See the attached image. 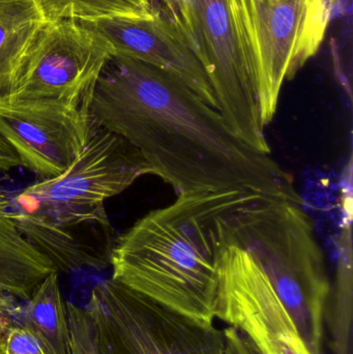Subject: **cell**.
<instances>
[{"label": "cell", "mask_w": 353, "mask_h": 354, "mask_svg": "<svg viewBox=\"0 0 353 354\" xmlns=\"http://www.w3.org/2000/svg\"><path fill=\"white\" fill-rule=\"evenodd\" d=\"M15 297L6 295L3 291L0 290V314H8L12 311L16 305H15Z\"/></svg>", "instance_id": "cell-20"}, {"label": "cell", "mask_w": 353, "mask_h": 354, "mask_svg": "<svg viewBox=\"0 0 353 354\" xmlns=\"http://www.w3.org/2000/svg\"><path fill=\"white\" fill-rule=\"evenodd\" d=\"M335 0H236L263 126L286 81L318 52Z\"/></svg>", "instance_id": "cell-6"}, {"label": "cell", "mask_w": 353, "mask_h": 354, "mask_svg": "<svg viewBox=\"0 0 353 354\" xmlns=\"http://www.w3.org/2000/svg\"><path fill=\"white\" fill-rule=\"evenodd\" d=\"M223 332L225 337L226 354H256L248 340L238 330L229 326Z\"/></svg>", "instance_id": "cell-19"}, {"label": "cell", "mask_w": 353, "mask_h": 354, "mask_svg": "<svg viewBox=\"0 0 353 354\" xmlns=\"http://www.w3.org/2000/svg\"><path fill=\"white\" fill-rule=\"evenodd\" d=\"M161 1L164 17L204 68L230 128L253 149L271 153L236 0Z\"/></svg>", "instance_id": "cell-5"}, {"label": "cell", "mask_w": 353, "mask_h": 354, "mask_svg": "<svg viewBox=\"0 0 353 354\" xmlns=\"http://www.w3.org/2000/svg\"><path fill=\"white\" fill-rule=\"evenodd\" d=\"M220 234L250 253L294 317L313 354H323L332 283L302 204L258 196L218 218Z\"/></svg>", "instance_id": "cell-4"}, {"label": "cell", "mask_w": 353, "mask_h": 354, "mask_svg": "<svg viewBox=\"0 0 353 354\" xmlns=\"http://www.w3.org/2000/svg\"><path fill=\"white\" fill-rule=\"evenodd\" d=\"M260 195L191 192L143 216L110 252L112 279L197 322H215L218 218Z\"/></svg>", "instance_id": "cell-2"}, {"label": "cell", "mask_w": 353, "mask_h": 354, "mask_svg": "<svg viewBox=\"0 0 353 354\" xmlns=\"http://www.w3.org/2000/svg\"><path fill=\"white\" fill-rule=\"evenodd\" d=\"M50 22H78L135 16L153 10L149 0H41Z\"/></svg>", "instance_id": "cell-16"}, {"label": "cell", "mask_w": 353, "mask_h": 354, "mask_svg": "<svg viewBox=\"0 0 353 354\" xmlns=\"http://www.w3.org/2000/svg\"><path fill=\"white\" fill-rule=\"evenodd\" d=\"M58 272L48 274L26 304L15 307L10 315L35 335L48 354H70L68 311Z\"/></svg>", "instance_id": "cell-14"}, {"label": "cell", "mask_w": 353, "mask_h": 354, "mask_svg": "<svg viewBox=\"0 0 353 354\" xmlns=\"http://www.w3.org/2000/svg\"><path fill=\"white\" fill-rule=\"evenodd\" d=\"M87 309L101 354H226L215 324L186 317L112 278L93 287Z\"/></svg>", "instance_id": "cell-7"}, {"label": "cell", "mask_w": 353, "mask_h": 354, "mask_svg": "<svg viewBox=\"0 0 353 354\" xmlns=\"http://www.w3.org/2000/svg\"><path fill=\"white\" fill-rule=\"evenodd\" d=\"M90 99L66 102L0 101V137L20 166L43 179L64 174L93 132Z\"/></svg>", "instance_id": "cell-10"}, {"label": "cell", "mask_w": 353, "mask_h": 354, "mask_svg": "<svg viewBox=\"0 0 353 354\" xmlns=\"http://www.w3.org/2000/svg\"><path fill=\"white\" fill-rule=\"evenodd\" d=\"M337 239L338 261L335 284L332 285L325 318L329 319L331 345L335 354H352V239L348 221Z\"/></svg>", "instance_id": "cell-15"}, {"label": "cell", "mask_w": 353, "mask_h": 354, "mask_svg": "<svg viewBox=\"0 0 353 354\" xmlns=\"http://www.w3.org/2000/svg\"><path fill=\"white\" fill-rule=\"evenodd\" d=\"M93 126L126 139L178 195L238 189L302 204L294 178L247 145L175 75L112 56L91 95Z\"/></svg>", "instance_id": "cell-1"}, {"label": "cell", "mask_w": 353, "mask_h": 354, "mask_svg": "<svg viewBox=\"0 0 353 354\" xmlns=\"http://www.w3.org/2000/svg\"><path fill=\"white\" fill-rule=\"evenodd\" d=\"M54 270L51 261L23 234L12 216L10 197L0 187V290L28 301Z\"/></svg>", "instance_id": "cell-12"}, {"label": "cell", "mask_w": 353, "mask_h": 354, "mask_svg": "<svg viewBox=\"0 0 353 354\" xmlns=\"http://www.w3.org/2000/svg\"><path fill=\"white\" fill-rule=\"evenodd\" d=\"M215 318L238 330L256 354H313L263 268L218 229Z\"/></svg>", "instance_id": "cell-8"}, {"label": "cell", "mask_w": 353, "mask_h": 354, "mask_svg": "<svg viewBox=\"0 0 353 354\" xmlns=\"http://www.w3.org/2000/svg\"><path fill=\"white\" fill-rule=\"evenodd\" d=\"M48 23L41 0H0V99L12 91Z\"/></svg>", "instance_id": "cell-13"}, {"label": "cell", "mask_w": 353, "mask_h": 354, "mask_svg": "<svg viewBox=\"0 0 353 354\" xmlns=\"http://www.w3.org/2000/svg\"><path fill=\"white\" fill-rule=\"evenodd\" d=\"M0 354H48L28 328L10 314H0Z\"/></svg>", "instance_id": "cell-18"}, {"label": "cell", "mask_w": 353, "mask_h": 354, "mask_svg": "<svg viewBox=\"0 0 353 354\" xmlns=\"http://www.w3.org/2000/svg\"><path fill=\"white\" fill-rule=\"evenodd\" d=\"M151 167L130 142L93 126L90 138L68 170L10 197L23 234L59 272L99 268L103 260L83 247L80 226L110 228L105 201L122 193Z\"/></svg>", "instance_id": "cell-3"}, {"label": "cell", "mask_w": 353, "mask_h": 354, "mask_svg": "<svg viewBox=\"0 0 353 354\" xmlns=\"http://www.w3.org/2000/svg\"><path fill=\"white\" fill-rule=\"evenodd\" d=\"M113 56L99 33L73 20L48 23L23 64L6 102H66L90 99Z\"/></svg>", "instance_id": "cell-9"}, {"label": "cell", "mask_w": 353, "mask_h": 354, "mask_svg": "<svg viewBox=\"0 0 353 354\" xmlns=\"http://www.w3.org/2000/svg\"><path fill=\"white\" fill-rule=\"evenodd\" d=\"M70 326V354H101L95 319L87 308L66 303Z\"/></svg>", "instance_id": "cell-17"}, {"label": "cell", "mask_w": 353, "mask_h": 354, "mask_svg": "<svg viewBox=\"0 0 353 354\" xmlns=\"http://www.w3.org/2000/svg\"><path fill=\"white\" fill-rule=\"evenodd\" d=\"M79 23L101 35L111 46L113 56L138 60L175 75L219 110L204 68L161 12L153 10L146 14Z\"/></svg>", "instance_id": "cell-11"}]
</instances>
